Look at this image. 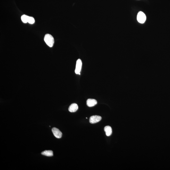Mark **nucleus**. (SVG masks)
I'll return each mask as SVG.
<instances>
[{
	"label": "nucleus",
	"instance_id": "obj_1",
	"mask_svg": "<svg viewBox=\"0 0 170 170\" xmlns=\"http://www.w3.org/2000/svg\"><path fill=\"white\" fill-rule=\"evenodd\" d=\"M44 39L48 46L50 47H53L54 43V39L51 35L49 34H46L44 37Z\"/></svg>",
	"mask_w": 170,
	"mask_h": 170
},
{
	"label": "nucleus",
	"instance_id": "obj_2",
	"mask_svg": "<svg viewBox=\"0 0 170 170\" xmlns=\"http://www.w3.org/2000/svg\"><path fill=\"white\" fill-rule=\"evenodd\" d=\"M137 18L138 22L140 23L143 24L145 22L146 16L143 12L140 11L138 13Z\"/></svg>",
	"mask_w": 170,
	"mask_h": 170
},
{
	"label": "nucleus",
	"instance_id": "obj_3",
	"mask_svg": "<svg viewBox=\"0 0 170 170\" xmlns=\"http://www.w3.org/2000/svg\"><path fill=\"white\" fill-rule=\"evenodd\" d=\"M82 64V62L80 59H79L77 60L75 70V73L76 74H80V72L81 71Z\"/></svg>",
	"mask_w": 170,
	"mask_h": 170
},
{
	"label": "nucleus",
	"instance_id": "obj_4",
	"mask_svg": "<svg viewBox=\"0 0 170 170\" xmlns=\"http://www.w3.org/2000/svg\"><path fill=\"white\" fill-rule=\"evenodd\" d=\"M101 117L98 115L91 116L89 118V122L91 123H97L101 120Z\"/></svg>",
	"mask_w": 170,
	"mask_h": 170
},
{
	"label": "nucleus",
	"instance_id": "obj_5",
	"mask_svg": "<svg viewBox=\"0 0 170 170\" xmlns=\"http://www.w3.org/2000/svg\"><path fill=\"white\" fill-rule=\"evenodd\" d=\"M52 131L55 137L59 139L62 137V132L58 129L55 127L53 128L52 129Z\"/></svg>",
	"mask_w": 170,
	"mask_h": 170
},
{
	"label": "nucleus",
	"instance_id": "obj_6",
	"mask_svg": "<svg viewBox=\"0 0 170 170\" xmlns=\"http://www.w3.org/2000/svg\"><path fill=\"white\" fill-rule=\"evenodd\" d=\"M97 103V101L94 99H89L87 101V105L89 107H91L95 106Z\"/></svg>",
	"mask_w": 170,
	"mask_h": 170
},
{
	"label": "nucleus",
	"instance_id": "obj_7",
	"mask_svg": "<svg viewBox=\"0 0 170 170\" xmlns=\"http://www.w3.org/2000/svg\"><path fill=\"white\" fill-rule=\"evenodd\" d=\"M78 109V106L77 104L74 103L70 105L69 107L68 110L71 113H74Z\"/></svg>",
	"mask_w": 170,
	"mask_h": 170
},
{
	"label": "nucleus",
	"instance_id": "obj_8",
	"mask_svg": "<svg viewBox=\"0 0 170 170\" xmlns=\"http://www.w3.org/2000/svg\"><path fill=\"white\" fill-rule=\"evenodd\" d=\"M106 136H109L111 135L112 133V130L111 127L109 126H107L105 127L104 129Z\"/></svg>",
	"mask_w": 170,
	"mask_h": 170
},
{
	"label": "nucleus",
	"instance_id": "obj_9",
	"mask_svg": "<svg viewBox=\"0 0 170 170\" xmlns=\"http://www.w3.org/2000/svg\"><path fill=\"white\" fill-rule=\"evenodd\" d=\"M42 155L48 157H51L53 156V152L51 150L45 151L41 153Z\"/></svg>",
	"mask_w": 170,
	"mask_h": 170
},
{
	"label": "nucleus",
	"instance_id": "obj_10",
	"mask_svg": "<svg viewBox=\"0 0 170 170\" xmlns=\"http://www.w3.org/2000/svg\"><path fill=\"white\" fill-rule=\"evenodd\" d=\"M29 16H28L23 15L21 17V20L22 22L24 23H27L28 22V18Z\"/></svg>",
	"mask_w": 170,
	"mask_h": 170
},
{
	"label": "nucleus",
	"instance_id": "obj_11",
	"mask_svg": "<svg viewBox=\"0 0 170 170\" xmlns=\"http://www.w3.org/2000/svg\"><path fill=\"white\" fill-rule=\"evenodd\" d=\"M34 19L32 17H29L28 18V22L30 24H33L35 22Z\"/></svg>",
	"mask_w": 170,
	"mask_h": 170
}]
</instances>
